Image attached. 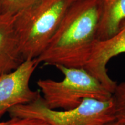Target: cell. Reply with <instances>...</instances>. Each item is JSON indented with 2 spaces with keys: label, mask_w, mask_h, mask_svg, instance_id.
I'll return each instance as SVG.
<instances>
[{
  "label": "cell",
  "mask_w": 125,
  "mask_h": 125,
  "mask_svg": "<svg viewBox=\"0 0 125 125\" xmlns=\"http://www.w3.org/2000/svg\"><path fill=\"white\" fill-rule=\"evenodd\" d=\"M11 122L9 125H49L45 121L38 119L10 118Z\"/></svg>",
  "instance_id": "11"
},
{
  "label": "cell",
  "mask_w": 125,
  "mask_h": 125,
  "mask_svg": "<svg viewBox=\"0 0 125 125\" xmlns=\"http://www.w3.org/2000/svg\"><path fill=\"white\" fill-rule=\"evenodd\" d=\"M10 122H11V119L8 120L7 121H4V122H0V125H9L10 124Z\"/></svg>",
  "instance_id": "13"
},
{
  "label": "cell",
  "mask_w": 125,
  "mask_h": 125,
  "mask_svg": "<svg viewBox=\"0 0 125 125\" xmlns=\"http://www.w3.org/2000/svg\"><path fill=\"white\" fill-rule=\"evenodd\" d=\"M8 113L10 118L38 119L49 125H105L115 120L112 98H85L75 108L57 111L47 107L40 95L32 102L11 108Z\"/></svg>",
  "instance_id": "4"
},
{
  "label": "cell",
  "mask_w": 125,
  "mask_h": 125,
  "mask_svg": "<svg viewBox=\"0 0 125 125\" xmlns=\"http://www.w3.org/2000/svg\"><path fill=\"white\" fill-rule=\"evenodd\" d=\"M40 64L37 60L28 59L16 69L0 76V119L11 108L35 100L40 90H33L30 81Z\"/></svg>",
  "instance_id": "5"
},
{
  "label": "cell",
  "mask_w": 125,
  "mask_h": 125,
  "mask_svg": "<svg viewBox=\"0 0 125 125\" xmlns=\"http://www.w3.org/2000/svg\"><path fill=\"white\" fill-rule=\"evenodd\" d=\"M101 4L98 40H105L114 35L125 21V0H101Z\"/></svg>",
  "instance_id": "8"
},
{
  "label": "cell",
  "mask_w": 125,
  "mask_h": 125,
  "mask_svg": "<svg viewBox=\"0 0 125 125\" xmlns=\"http://www.w3.org/2000/svg\"><path fill=\"white\" fill-rule=\"evenodd\" d=\"M14 20V16L0 11V76L16 69L24 62Z\"/></svg>",
  "instance_id": "7"
},
{
  "label": "cell",
  "mask_w": 125,
  "mask_h": 125,
  "mask_svg": "<svg viewBox=\"0 0 125 125\" xmlns=\"http://www.w3.org/2000/svg\"><path fill=\"white\" fill-rule=\"evenodd\" d=\"M75 0H38L16 15L14 24L23 60L44 51L65 13Z\"/></svg>",
  "instance_id": "2"
},
{
  "label": "cell",
  "mask_w": 125,
  "mask_h": 125,
  "mask_svg": "<svg viewBox=\"0 0 125 125\" xmlns=\"http://www.w3.org/2000/svg\"><path fill=\"white\" fill-rule=\"evenodd\" d=\"M123 53H125V21L114 35L96 42L83 68L112 93L117 83L109 77L107 65L112 58Z\"/></svg>",
  "instance_id": "6"
},
{
  "label": "cell",
  "mask_w": 125,
  "mask_h": 125,
  "mask_svg": "<svg viewBox=\"0 0 125 125\" xmlns=\"http://www.w3.org/2000/svg\"><path fill=\"white\" fill-rule=\"evenodd\" d=\"M112 100L115 120L125 125V81L117 84L112 93Z\"/></svg>",
  "instance_id": "9"
},
{
  "label": "cell",
  "mask_w": 125,
  "mask_h": 125,
  "mask_svg": "<svg viewBox=\"0 0 125 125\" xmlns=\"http://www.w3.org/2000/svg\"><path fill=\"white\" fill-rule=\"evenodd\" d=\"M55 67L63 74L62 81L40 79L37 82L49 108L70 110L78 107L85 98L107 101L112 98L111 92L83 68Z\"/></svg>",
  "instance_id": "3"
},
{
  "label": "cell",
  "mask_w": 125,
  "mask_h": 125,
  "mask_svg": "<svg viewBox=\"0 0 125 125\" xmlns=\"http://www.w3.org/2000/svg\"><path fill=\"white\" fill-rule=\"evenodd\" d=\"M105 125H125L123 124V123H122L116 121V120H115V121H111L110 122L107 123V124Z\"/></svg>",
  "instance_id": "12"
},
{
  "label": "cell",
  "mask_w": 125,
  "mask_h": 125,
  "mask_svg": "<svg viewBox=\"0 0 125 125\" xmlns=\"http://www.w3.org/2000/svg\"><path fill=\"white\" fill-rule=\"evenodd\" d=\"M101 0H75L65 13L39 64L84 68L97 41Z\"/></svg>",
  "instance_id": "1"
},
{
  "label": "cell",
  "mask_w": 125,
  "mask_h": 125,
  "mask_svg": "<svg viewBox=\"0 0 125 125\" xmlns=\"http://www.w3.org/2000/svg\"><path fill=\"white\" fill-rule=\"evenodd\" d=\"M38 0H0V11L15 16Z\"/></svg>",
  "instance_id": "10"
}]
</instances>
